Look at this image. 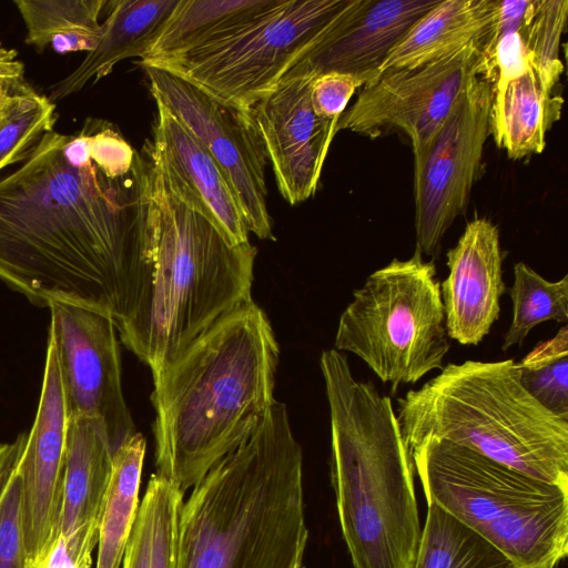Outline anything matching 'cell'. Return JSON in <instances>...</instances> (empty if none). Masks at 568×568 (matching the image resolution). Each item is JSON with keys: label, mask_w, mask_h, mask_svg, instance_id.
Instances as JSON below:
<instances>
[{"label": "cell", "mask_w": 568, "mask_h": 568, "mask_svg": "<svg viewBox=\"0 0 568 568\" xmlns=\"http://www.w3.org/2000/svg\"><path fill=\"white\" fill-rule=\"evenodd\" d=\"M149 162L101 119L51 131L0 176V280L31 303L109 316L121 333L149 276Z\"/></svg>", "instance_id": "6da1fadb"}, {"label": "cell", "mask_w": 568, "mask_h": 568, "mask_svg": "<svg viewBox=\"0 0 568 568\" xmlns=\"http://www.w3.org/2000/svg\"><path fill=\"white\" fill-rule=\"evenodd\" d=\"M280 346L254 301L230 313L153 376L156 473L183 493L260 426Z\"/></svg>", "instance_id": "7a4b0ae2"}, {"label": "cell", "mask_w": 568, "mask_h": 568, "mask_svg": "<svg viewBox=\"0 0 568 568\" xmlns=\"http://www.w3.org/2000/svg\"><path fill=\"white\" fill-rule=\"evenodd\" d=\"M303 454L275 400L182 505L176 568H304Z\"/></svg>", "instance_id": "3957f363"}, {"label": "cell", "mask_w": 568, "mask_h": 568, "mask_svg": "<svg viewBox=\"0 0 568 568\" xmlns=\"http://www.w3.org/2000/svg\"><path fill=\"white\" fill-rule=\"evenodd\" d=\"M331 418V477L354 568H414L422 538L414 465L388 396L354 378L335 348L320 359Z\"/></svg>", "instance_id": "277c9868"}, {"label": "cell", "mask_w": 568, "mask_h": 568, "mask_svg": "<svg viewBox=\"0 0 568 568\" xmlns=\"http://www.w3.org/2000/svg\"><path fill=\"white\" fill-rule=\"evenodd\" d=\"M148 162L151 270L140 305L119 335L154 376L220 320L253 301L257 250L250 242L232 244L180 201Z\"/></svg>", "instance_id": "5b68a950"}, {"label": "cell", "mask_w": 568, "mask_h": 568, "mask_svg": "<svg viewBox=\"0 0 568 568\" xmlns=\"http://www.w3.org/2000/svg\"><path fill=\"white\" fill-rule=\"evenodd\" d=\"M397 403L407 449L430 435L568 487V420L527 392L514 359L449 363Z\"/></svg>", "instance_id": "8992f818"}, {"label": "cell", "mask_w": 568, "mask_h": 568, "mask_svg": "<svg viewBox=\"0 0 568 568\" xmlns=\"http://www.w3.org/2000/svg\"><path fill=\"white\" fill-rule=\"evenodd\" d=\"M428 504L499 550L515 568H555L568 552V487L426 435L409 449Z\"/></svg>", "instance_id": "52a82bcc"}, {"label": "cell", "mask_w": 568, "mask_h": 568, "mask_svg": "<svg viewBox=\"0 0 568 568\" xmlns=\"http://www.w3.org/2000/svg\"><path fill=\"white\" fill-rule=\"evenodd\" d=\"M342 313L334 346L363 359L393 392L442 371L450 344L434 261L415 251L372 273Z\"/></svg>", "instance_id": "ba28073f"}, {"label": "cell", "mask_w": 568, "mask_h": 568, "mask_svg": "<svg viewBox=\"0 0 568 568\" xmlns=\"http://www.w3.org/2000/svg\"><path fill=\"white\" fill-rule=\"evenodd\" d=\"M348 0H266L202 44L139 62L172 73L243 112L272 92Z\"/></svg>", "instance_id": "9c48e42d"}, {"label": "cell", "mask_w": 568, "mask_h": 568, "mask_svg": "<svg viewBox=\"0 0 568 568\" xmlns=\"http://www.w3.org/2000/svg\"><path fill=\"white\" fill-rule=\"evenodd\" d=\"M491 83L476 77L434 136L414 153L416 251L435 256L478 180L489 132Z\"/></svg>", "instance_id": "30bf717a"}, {"label": "cell", "mask_w": 568, "mask_h": 568, "mask_svg": "<svg viewBox=\"0 0 568 568\" xmlns=\"http://www.w3.org/2000/svg\"><path fill=\"white\" fill-rule=\"evenodd\" d=\"M483 43L474 42L442 58L414 67L387 70L365 84L336 123L376 139L402 130L413 153L434 136L470 82L481 74Z\"/></svg>", "instance_id": "8fae6325"}, {"label": "cell", "mask_w": 568, "mask_h": 568, "mask_svg": "<svg viewBox=\"0 0 568 568\" xmlns=\"http://www.w3.org/2000/svg\"><path fill=\"white\" fill-rule=\"evenodd\" d=\"M160 101L216 162L232 189L246 229L274 240L267 209L266 154L252 112H243L172 73L142 67Z\"/></svg>", "instance_id": "7c38bea8"}, {"label": "cell", "mask_w": 568, "mask_h": 568, "mask_svg": "<svg viewBox=\"0 0 568 568\" xmlns=\"http://www.w3.org/2000/svg\"><path fill=\"white\" fill-rule=\"evenodd\" d=\"M48 307L67 416L99 419L115 450L136 430L123 396L114 323L74 304L51 302Z\"/></svg>", "instance_id": "4fadbf2b"}, {"label": "cell", "mask_w": 568, "mask_h": 568, "mask_svg": "<svg viewBox=\"0 0 568 568\" xmlns=\"http://www.w3.org/2000/svg\"><path fill=\"white\" fill-rule=\"evenodd\" d=\"M314 79L311 73H286L252 109L278 192L291 205L315 194L336 134L337 121L321 118L314 111Z\"/></svg>", "instance_id": "5bb4252c"}, {"label": "cell", "mask_w": 568, "mask_h": 568, "mask_svg": "<svg viewBox=\"0 0 568 568\" xmlns=\"http://www.w3.org/2000/svg\"><path fill=\"white\" fill-rule=\"evenodd\" d=\"M67 425L55 348L48 339L37 415L17 462L24 542L31 562L44 560L60 536Z\"/></svg>", "instance_id": "9a60e30c"}, {"label": "cell", "mask_w": 568, "mask_h": 568, "mask_svg": "<svg viewBox=\"0 0 568 568\" xmlns=\"http://www.w3.org/2000/svg\"><path fill=\"white\" fill-rule=\"evenodd\" d=\"M439 0H348L286 73H376L414 23Z\"/></svg>", "instance_id": "2e32d148"}, {"label": "cell", "mask_w": 568, "mask_h": 568, "mask_svg": "<svg viewBox=\"0 0 568 568\" xmlns=\"http://www.w3.org/2000/svg\"><path fill=\"white\" fill-rule=\"evenodd\" d=\"M154 101L152 140L142 153L180 201L206 217L232 244L248 242L239 203L216 162L160 101Z\"/></svg>", "instance_id": "e0dca14e"}, {"label": "cell", "mask_w": 568, "mask_h": 568, "mask_svg": "<svg viewBox=\"0 0 568 568\" xmlns=\"http://www.w3.org/2000/svg\"><path fill=\"white\" fill-rule=\"evenodd\" d=\"M498 227L485 217L467 223L448 250V276L440 284L447 336L462 345H478L489 334L507 292Z\"/></svg>", "instance_id": "ac0fdd59"}, {"label": "cell", "mask_w": 568, "mask_h": 568, "mask_svg": "<svg viewBox=\"0 0 568 568\" xmlns=\"http://www.w3.org/2000/svg\"><path fill=\"white\" fill-rule=\"evenodd\" d=\"M113 453L99 419L68 418L59 539L69 557L82 568L92 566Z\"/></svg>", "instance_id": "d6986e66"}, {"label": "cell", "mask_w": 568, "mask_h": 568, "mask_svg": "<svg viewBox=\"0 0 568 568\" xmlns=\"http://www.w3.org/2000/svg\"><path fill=\"white\" fill-rule=\"evenodd\" d=\"M560 77L532 62L521 75L491 84L489 132L508 158L539 154L546 134L560 119L564 99L556 92Z\"/></svg>", "instance_id": "ffe728a7"}, {"label": "cell", "mask_w": 568, "mask_h": 568, "mask_svg": "<svg viewBox=\"0 0 568 568\" xmlns=\"http://www.w3.org/2000/svg\"><path fill=\"white\" fill-rule=\"evenodd\" d=\"M179 0L106 1L108 17L97 48L63 80L55 83L49 95L54 102L79 92L91 80L106 77L122 60L142 59L154 37Z\"/></svg>", "instance_id": "44dd1931"}, {"label": "cell", "mask_w": 568, "mask_h": 568, "mask_svg": "<svg viewBox=\"0 0 568 568\" xmlns=\"http://www.w3.org/2000/svg\"><path fill=\"white\" fill-rule=\"evenodd\" d=\"M497 12V0H439L396 43L378 68H414L462 47L487 41Z\"/></svg>", "instance_id": "7402d4cb"}, {"label": "cell", "mask_w": 568, "mask_h": 568, "mask_svg": "<svg viewBox=\"0 0 568 568\" xmlns=\"http://www.w3.org/2000/svg\"><path fill=\"white\" fill-rule=\"evenodd\" d=\"M183 491L153 474L125 546L123 568H176Z\"/></svg>", "instance_id": "603a6c76"}, {"label": "cell", "mask_w": 568, "mask_h": 568, "mask_svg": "<svg viewBox=\"0 0 568 568\" xmlns=\"http://www.w3.org/2000/svg\"><path fill=\"white\" fill-rule=\"evenodd\" d=\"M145 447V438L136 432L113 453L111 478L99 523L95 568H120L139 508Z\"/></svg>", "instance_id": "cb8c5ba5"}, {"label": "cell", "mask_w": 568, "mask_h": 568, "mask_svg": "<svg viewBox=\"0 0 568 568\" xmlns=\"http://www.w3.org/2000/svg\"><path fill=\"white\" fill-rule=\"evenodd\" d=\"M266 0H179L140 62L191 50L230 29Z\"/></svg>", "instance_id": "d4e9b609"}, {"label": "cell", "mask_w": 568, "mask_h": 568, "mask_svg": "<svg viewBox=\"0 0 568 568\" xmlns=\"http://www.w3.org/2000/svg\"><path fill=\"white\" fill-rule=\"evenodd\" d=\"M414 568H515L499 550L436 505L428 504Z\"/></svg>", "instance_id": "484cf974"}, {"label": "cell", "mask_w": 568, "mask_h": 568, "mask_svg": "<svg viewBox=\"0 0 568 568\" xmlns=\"http://www.w3.org/2000/svg\"><path fill=\"white\" fill-rule=\"evenodd\" d=\"M507 292L513 301V320L504 336V352L521 345L540 323L568 321V275L550 282L524 262H518L514 266V283Z\"/></svg>", "instance_id": "4316f807"}, {"label": "cell", "mask_w": 568, "mask_h": 568, "mask_svg": "<svg viewBox=\"0 0 568 568\" xmlns=\"http://www.w3.org/2000/svg\"><path fill=\"white\" fill-rule=\"evenodd\" d=\"M55 104L29 83L0 101V171L24 162L44 134L53 131Z\"/></svg>", "instance_id": "83f0119b"}, {"label": "cell", "mask_w": 568, "mask_h": 568, "mask_svg": "<svg viewBox=\"0 0 568 568\" xmlns=\"http://www.w3.org/2000/svg\"><path fill=\"white\" fill-rule=\"evenodd\" d=\"M520 381L542 406L568 420V326L540 342L519 363Z\"/></svg>", "instance_id": "f1b7e54d"}, {"label": "cell", "mask_w": 568, "mask_h": 568, "mask_svg": "<svg viewBox=\"0 0 568 568\" xmlns=\"http://www.w3.org/2000/svg\"><path fill=\"white\" fill-rule=\"evenodd\" d=\"M104 0H14L27 29L26 43L42 52L53 37L77 29L100 30Z\"/></svg>", "instance_id": "f546056e"}, {"label": "cell", "mask_w": 568, "mask_h": 568, "mask_svg": "<svg viewBox=\"0 0 568 568\" xmlns=\"http://www.w3.org/2000/svg\"><path fill=\"white\" fill-rule=\"evenodd\" d=\"M567 16L566 0H529L523 22L525 43L531 62L558 77L564 72L559 45Z\"/></svg>", "instance_id": "4dcf8cb0"}, {"label": "cell", "mask_w": 568, "mask_h": 568, "mask_svg": "<svg viewBox=\"0 0 568 568\" xmlns=\"http://www.w3.org/2000/svg\"><path fill=\"white\" fill-rule=\"evenodd\" d=\"M30 565L23 534L22 481L16 463L0 481V568Z\"/></svg>", "instance_id": "1f68e13d"}, {"label": "cell", "mask_w": 568, "mask_h": 568, "mask_svg": "<svg viewBox=\"0 0 568 568\" xmlns=\"http://www.w3.org/2000/svg\"><path fill=\"white\" fill-rule=\"evenodd\" d=\"M376 73L328 72L315 77L312 84V104L321 118L338 121L355 91L376 79Z\"/></svg>", "instance_id": "d6a6232c"}, {"label": "cell", "mask_w": 568, "mask_h": 568, "mask_svg": "<svg viewBox=\"0 0 568 568\" xmlns=\"http://www.w3.org/2000/svg\"><path fill=\"white\" fill-rule=\"evenodd\" d=\"M14 49L0 42V101L16 94L28 82L24 79V65Z\"/></svg>", "instance_id": "836d02e7"}, {"label": "cell", "mask_w": 568, "mask_h": 568, "mask_svg": "<svg viewBox=\"0 0 568 568\" xmlns=\"http://www.w3.org/2000/svg\"><path fill=\"white\" fill-rule=\"evenodd\" d=\"M102 34L103 27L100 30H71L53 37L50 45L57 53L60 54L78 51H87L89 53L97 48L102 38Z\"/></svg>", "instance_id": "e575fe53"}, {"label": "cell", "mask_w": 568, "mask_h": 568, "mask_svg": "<svg viewBox=\"0 0 568 568\" xmlns=\"http://www.w3.org/2000/svg\"><path fill=\"white\" fill-rule=\"evenodd\" d=\"M27 433L20 434L12 443H0V481L16 465Z\"/></svg>", "instance_id": "d590c367"}, {"label": "cell", "mask_w": 568, "mask_h": 568, "mask_svg": "<svg viewBox=\"0 0 568 568\" xmlns=\"http://www.w3.org/2000/svg\"><path fill=\"white\" fill-rule=\"evenodd\" d=\"M29 568H43L40 562H31Z\"/></svg>", "instance_id": "8d00e7d4"}]
</instances>
